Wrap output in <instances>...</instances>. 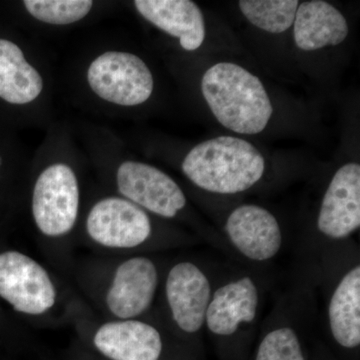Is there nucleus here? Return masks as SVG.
<instances>
[{
	"label": "nucleus",
	"mask_w": 360,
	"mask_h": 360,
	"mask_svg": "<svg viewBox=\"0 0 360 360\" xmlns=\"http://www.w3.org/2000/svg\"><path fill=\"white\" fill-rule=\"evenodd\" d=\"M181 169L203 193L236 196L262 184L266 161L250 141L225 135L194 146L182 161Z\"/></svg>",
	"instance_id": "obj_5"
},
{
	"label": "nucleus",
	"mask_w": 360,
	"mask_h": 360,
	"mask_svg": "<svg viewBox=\"0 0 360 360\" xmlns=\"http://www.w3.org/2000/svg\"><path fill=\"white\" fill-rule=\"evenodd\" d=\"M271 286V272L231 262L222 269L205 323L217 359L250 360Z\"/></svg>",
	"instance_id": "obj_1"
},
{
	"label": "nucleus",
	"mask_w": 360,
	"mask_h": 360,
	"mask_svg": "<svg viewBox=\"0 0 360 360\" xmlns=\"http://www.w3.org/2000/svg\"><path fill=\"white\" fill-rule=\"evenodd\" d=\"M117 186L127 200L163 219H175L187 207L181 187L153 165L136 161L123 162L117 170Z\"/></svg>",
	"instance_id": "obj_12"
},
{
	"label": "nucleus",
	"mask_w": 360,
	"mask_h": 360,
	"mask_svg": "<svg viewBox=\"0 0 360 360\" xmlns=\"http://www.w3.org/2000/svg\"><path fill=\"white\" fill-rule=\"evenodd\" d=\"M217 231L238 264L248 269L271 272L277 260L291 250L290 238L276 213L255 203L234 206Z\"/></svg>",
	"instance_id": "obj_8"
},
{
	"label": "nucleus",
	"mask_w": 360,
	"mask_h": 360,
	"mask_svg": "<svg viewBox=\"0 0 360 360\" xmlns=\"http://www.w3.org/2000/svg\"><path fill=\"white\" fill-rule=\"evenodd\" d=\"M0 296L16 311L39 315L53 307L56 290L46 270L18 251L0 255Z\"/></svg>",
	"instance_id": "obj_11"
},
{
	"label": "nucleus",
	"mask_w": 360,
	"mask_h": 360,
	"mask_svg": "<svg viewBox=\"0 0 360 360\" xmlns=\"http://www.w3.org/2000/svg\"><path fill=\"white\" fill-rule=\"evenodd\" d=\"M222 269L206 258H189L172 265L165 276L163 295L170 321L186 347L202 360L206 312Z\"/></svg>",
	"instance_id": "obj_7"
},
{
	"label": "nucleus",
	"mask_w": 360,
	"mask_h": 360,
	"mask_svg": "<svg viewBox=\"0 0 360 360\" xmlns=\"http://www.w3.org/2000/svg\"><path fill=\"white\" fill-rule=\"evenodd\" d=\"M33 18L51 25H65L82 20L91 9L90 0H25Z\"/></svg>",
	"instance_id": "obj_20"
},
{
	"label": "nucleus",
	"mask_w": 360,
	"mask_h": 360,
	"mask_svg": "<svg viewBox=\"0 0 360 360\" xmlns=\"http://www.w3.org/2000/svg\"><path fill=\"white\" fill-rule=\"evenodd\" d=\"M79 207L77 176L70 167L54 165L39 175L32 198V213L39 231L60 236L75 226Z\"/></svg>",
	"instance_id": "obj_10"
},
{
	"label": "nucleus",
	"mask_w": 360,
	"mask_h": 360,
	"mask_svg": "<svg viewBox=\"0 0 360 360\" xmlns=\"http://www.w3.org/2000/svg\"><path fill=\"white\" fill-rule=\"evenodd\" d=\"M90 238L111 248H141L153 236V225L146 210L131 201L108 198L90 210L86 222Z\"/></svg>",
	"instance_id": "obj_13"
},
{
	"label": "nucleus",
	"mask_w": 360,
	"mask_h": 360,
	"mask_svg": "<svg viewBox=\"0 0 360 360\" xmlns=\"http://www.w3.org/2000/svg\"><path fill=\"white\" fill-rule=\"evenodd\" d=\"M314 276L322 342L338 360H360V248L356 240L324 258Z\"/></svg>",
	"instance_id": "obj_2"
},
{
	"label": "nucleus",
	"mask_w": 360,
	"mask_h": 360,
	"mask_svg": "<svg viewBox=\"0 0 360 360\" xmlns=\"http://www.w3.org/2000/svg\"><path fill=\"white\" fill-rule=\"evenodd\" d=\"M94 342L98 352L111 360H163L167 352L160 329L141 319L103 324Z\"/></svg>",
	"instance_id": "obj_15"
},
{
	"label": "nucleus",
	"mask_w": 360,
	"mask_h": 360,
	"mask_svg": "<svg viewBox=\"0 0 360 360\" xmlns=\"http://www.w3.org/2000/svg\"><path fill=\"white\" fill-rule=\"evenodd\" d=\"M317 305L314 276L292 266L285 288L260 324L250 360H315L321 343Z\"/></svg>",
	"instance_id": "obj_3"
},
{
	"label": "nucleus",
	"mask_w": 360,
	"mask_h": 360,
	"mask_svg": "<svg viewBox=\"0 0 360 360\" xmlns=\"http://www.w3.org/2000/svg\"><path fill=\"white\" fill-rule=\"evenodd\" d=\"M201 92L217 122L236 134H260L274 113L262 80L236 63H219L208 68Z\"/></svg>",
	"instance_id": "obj_6"
},
{
	"label": "nucleus",
	"mask_w": 360,
	"mask_h": 360,
	"mask_svg": "<svg viewBox=\"0 0 360 360\" xmlns=\"http://www.w3.org/2000/svg\"><path fill=\"white\" fill-rule=\"evenodd\" d=\"M87 78L92 90L104 101L134 106L148 101L155 82L148 65L129 52L108 51L90 65Z\"/></svg>",
	"instance_id": "obj_9"
},
{
	"label": "nucleus",
	"mask_w": 360,
	"mask_h": 360,
	"mask_svg": "<svg viewBox=\"0 0 360 360\" xmlns=\"http://www.w3.org/2000/svg\"><path fill=\"white\" fill-rule=\"evenodd\" d=\"M160 281V269L153 258H129L116 269L106 304L118 319H139L155 302Z\"/></svg>",
	"instance_id": "obj_14"
},
{
	"label": "nucleus",
	"mask_w": 360,
	"mask_h": 360,
	"mask_svg": "<svg viewBox=\"0 0 360 360\" xmlns=\"http://www.w3.org/2000/svg\"><path fill=\"white\" fill-rule=\"evenodd\" d=\"M315 360H338L331 354V352H329L328 347L324 345V343L322 342L321 345H319V352H317L316 359Z\"/></svg>",
	"instance_id": "obj_21"
},
{
	"label": "nucleus",
	"mask_w": 360,
	"mask_h": 360,
	"mask_svg": "<svg viewBox=\"0 0 360 360\" xmlns=\"http://www.w3.org/2000/svg\"><path fill=\"white\" fill-rule=\"evenodd\" d=\"M360 229V165L338 168L322 194L314 224L291 248L293 265L314 274L333 251L355 240Z\"/></svg>",
	"instance_id": "obj_4"
},
{
	"label": "nucleus",
	"mask_w": 360,
	"mask_h": 360,
	"mask_svg": "<svg viewBox=\"0 0 360 360\" xmlns=\"http://www.w3.org/2000/svg\"><path fill=\"white\" fill-rule=\"evenodd\" d=\"M44 89L39 71L13 42L0 39V98L13 104L32 103Z\"/></svg>",
	"instance_id": "obj_18"
},
{
	"label": "nucleus",
	"mask_w": 360,
	"mask_h": 360,
	"mask_svg": "<svg viewBox=\"0 0 360 360\" xmlns=\"http://www.w3.org/2000/svg\"><path fill=\"white\" fill-rule=\"evenodd\" d=\"M300 4L298 0H241L238 6L251 25L279 34L293 25Z\"/></svg>",
	"instance_id": "obj_19"
},
{
	"label": "nucleus",
	"mask_w": 360,
	"mask_h": 360,
	"mask_svg": "<svg viewBox=\"0 0 360 360\" xmlns=\"http://www.w3.org/2000/svg\"><path fill=\"white\" fill-rule=\"evenodd\" d=\"M134 6L149 22L179 39L184 51H196L205 42V16L195 2L191 0H136Z\"/></svg>",
	"instance_id": "obj_16"
},
{
	"label": "nucleus",
	"mask_w": 360,
	"mask_h": 360,
	"mask_svg": "<svg viewBox=\"0 0 360 360\" xmlns=\"http://www.w3.org/2000/svg\"><path fill=\"white\" fill-rule=\"evenodd\" d=\"M349 33L347 18L333 4L323 0L300 4L293 22V37L298 49L319 51L338 46Z\"/></svg>",
	"instance_id": "obj_17"
}]
</instances>
